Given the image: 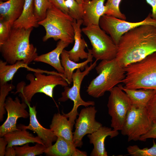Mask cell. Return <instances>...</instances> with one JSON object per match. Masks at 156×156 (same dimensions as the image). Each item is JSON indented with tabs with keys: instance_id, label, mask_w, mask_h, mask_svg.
<instances>
[{
	"instance_id": "836d02e7",
	"label": "cell",
	"mask_w": 156,
	"mask_h": 156,
	"mask_svg": "<svg viewBox=\"0 0 156 156\" xmlns=\"http://www.w3.org/2000/svg\"><path fill=\"white\" fill-rule=\"evenodd\" d=\"M146 108L151 120L153 123H156V93L149 101Z\"/></svg>"
},
{
	"instance_id": "f546056e",
	"label": "cell",
	"mask_w": 156,
	"mask_h": 156,
	"mask_svg": "<svg viewBox=\"0 0 156 156\" xmlns=\"http://www.w3.org/2000/svg\"><path fill=\"white\" fill-rule=\"evenodd\" d=\"M51 5L48 0H34V13L38 22L45 18Z\"/></svg>"
},
{
	"instance_id": "9c48e42d",
	"label": "cell",
	"mask_w": 156,
	"mask_h": 156,
	"mask_svg": "<svg viewBox=\"0 0 156 156\" xmlns=\"http://www.w3.org/2000/svg\"><path fill=\"white\" fill-rule=\"evenodd\" d=\"M153 123L146 107L132 105L127 114L121 133L127 136L128 142L137 141L150 130Z\"/></svg>"
},
{
	"instance_id": "83f0119b",
	"label": "cell",
	"mask_w": 156,
	"mask_h": 156,
	"mask_svg": "<svg viewBox=\"0 0 156 156\" xmlns=\"http://www.w3.org/2000/svg\"><path fill=\"white\" fill-rule=\"evenodd\" d=\"M122 0H107L105 5V14L112 16L115 17L125 20V15L121 12L119 6Z\"/></svg>"
},
{
	"instance_id": "4fadbf2b",
	"label": "cell",
	"mask_w": 156,
	"mask_h": 156,
	"mask_svg": "<svg viewBox=\"0 0 156 156\" xmlns=\"http://www.w3.org/2000/svg\"><path fill=\"white\" fill-rule=\"evenodd\" d=\"M27 106L25 103H21L18 97L14 100L10 96L7 98L5 107L7 112V117L0 127V137L8 133L19 129L16 126L18 119L20 118H27L29 117V113L26 110Z\"/></svg>"
},
{
	"instance_id": "d6a6232c",
	"label": "cell",
	"mask_w": 156,
	"mask_h": 156,
	"mask_svg": "<svg viewBox=\"0 0 156 156\" xmlns=\"http://www.w3.org/2000/svg\"><path fill=\"white\" fill-rule=\"evenodd\" d=\"M12 28V25L9 21L0 18V45L8 38Z\"/></svg>"
},
{
	"instance_id": "d4e9b609",
	"label": "cell",
	"mask_w": 156,
	"mask_h": 156,
	"mask_svg": "<svg viewBox=\"0 0 156 156\" xmlns=\"http://www.w3.org/2000/svg\"><path fill=\"white\" fill-rule=\"evenodd\" d=\"M118 86L126 94L132 105L140 107H146L149 101L156 91L145 89H129L121 85Z\"/></svg>"
},
{
	"instance_id": "b9f144b4",
	"label": "cell",
	"mask_w": 156,
	"mask_h": 156,
	"mask_svg": "<svg viewBox=\"0 0 156 156\" xmlns=\"http://www.w3.org/2000/svg\"><path fill=\"white\" fill-rule=\"evenodd\" d=\"M7 0H0V1H7Z\"/></svg>"
},
{
	"instance_id": "5b68a950",
	"label": "cell",
	"mask_w": 156,
	"mask_h": 156,
	"mask_svg": "<svg viewBox=\"0 0 156 156\" xmlns=\"http://www.w3.org/2000/svg\"><path fill=\"white\" fill-rule=\"evenodd\" d=\"M95 69L98 75L91 81L86 90L94 98L103 96L106 92L122 83L125 77L124 68L119 64L115 58L101 60Z\"/></svg>"
},
{
	"instance_id": "ab89813d",
	"label": "cell",
	"mask_w": 156,
	"mask_h": 156,
	"mask_svg": "<svg viewBox=\"0 0 156 156\" xmlns=\"http://www.w3.org/2000/svg\"><path fill=\"white\" fill-rule=\"evenodd\" d=\"M78 3L82 5L84 2V0H76Z\"/></svg>"
},
{
	"instance_id": "484cf974",
	"label": "cell",
	"mask_w": 156,
	"mask_h": 156,
	"mask_svg": "<svg viewBox=\"0 0 156 156\" xmlns=\"http://www.w3.org/2000/svg\"><path fill=\"white\" fill-rule=\"evenodd\" d=\"M8 64L5 61L0 60V85L12 80L18 70L21 68L27 67V65L22 61H18L13 64Z\"/></svg>"
},
{
	"instance_id": "277c9868",
	"label": "cell",
	"mask_w": 156,
	"mask_h": 156,
	"mask_svg": "<svg viewBox=\"0 0 156 156\" xmlns=\"http://www.w3.org/2000/svg\"><path fill=\"white\" fill-rule=\"evenodd\" d=\"M124 68L125 77L122 83L125 88L156 91V52Z\"/></svg>"
},
{
	"instance_id": "30bf717a",
	"label": "cell",
	"mask_w": 156,
	"mask_h": 156,
	"mask_svg": "<svg viewBox=\"0 0 156 156\" xmlns=\"http://www.w3.org/2000/svg\"><path fill=\"white\" fill-rule=\"evenodd\" d=\"M109 92L107 107L111 117V126L115 130L121 131L132 104L126 94L118 86Z\"/></svg>"
},
{
	"instance_id": "4316f807",
	"label": "cell",
	"mask_w": 156,
	"mask_h": 156,
	"mask_svg": "<svg viewBox=\"0 0 156 156\" xmlns=\"http://www.w3.org/2000/svg\"><path fill=\"white\" fill-rule=\"evenodd\" d=\"M17 156H34L44 153L47 147L42 144L36 143L34 146H30L27 143L21 147L14 146Z\"/></svg>"
},
{
	"instance_id": "60d3db41",
	"label": "cell",
	"mask_w": 156,
	"mask_h": 156,
	"mask_svg": "<svg viewBox=\"0 0 156 156\" xmlns=\"http://www.w3.org/2000/svg\"><path fill=\"white\" fill-rule=\"evenodd\" d=\"M90 0H84V2H87Z\"/></svg>"
},
{
	"instance_id": "8d00e7d4",
	"label": "cell",
	"mask_w": 156,
	"mask_h": 156,
	"mask_svg": "<svg viewBox=\"0 0 156 156\" xmlns=\"http://www.w3.org/2000/svg\"><path fill=\"white\" fill-rule=\"evenodd\" d=\"M146 1L152 8L151 17L153 19L156 21V0H146Z\"/></svg>"
},
{
	"instance_id": "52a82bcc",
	"label": "cell",
	"mask_w": 156,
	"mask_h": 156,
	"mask_svg": "<svg viewBox=\"0 0 156 156\" xmlns=\"http://www.w3.org/2000/svg\"><path fill=\"white\" fill-rule=\"evenodd\" d=\"M97 61L96 60L94 63H91L89 66L87 65L83 71H81L79 68L77 69L75 72L73 73L72 75V86L70 88L68 86L64 87V90L61 93L62 96L58 99L59 102H64L70 99L73 102V107L72 110L68 113H62L68 118V120L73 129L77 116L79 115L77 112L78 107L81 105L87 107L95 105V102L94 101H86L83 100L80 96V90L83 79L90 71L96 67Z\"/></svg>"
},
{
	"instance_id": "3957f363",
	"label": "cell",
	"mask_w": 156,
	"mask_h": 156,
	"mask_svg": "<svg viewBox=\"0 0 156 156\" xmlns=\"http://www.w3.org/2000/svg\"><path fill=\"white\" fill-rule=\"evenodd\" d=\"M29 83L26 85L22 81L17 85L15 94L20 93L19 96L22 102L30 103L34 96L38 93H42L53 98V90L58 85L68 86V84L63 77V74L53 72L49 75L43 74L36 70L34 74L29 73L26 76Z\"/></svg>"
},
{
	"instance_id": "e0dca14e",
	"label": "cell",
	"mask_w": 156,
	"mask_h": 156,
	"mask_svg": "<svg viewBox=\"0 0 156 156\" xmlns=\"http://www.w3.org/2000/svg\"><path fill=\"white\" fill-rule=\"evenodd\" d=\"M82 19L77 21L74 19L73 26L74 31V45L71 49L68 51L69 58L78 62L80 59H87L88 53L85 51L88 45L84 38H82L81 26L83 24Z\"/></svg>"
},
{
	"instance_id": "9a60e30c",
	"label": "cell",
	"mask_w": 156,
	"mask_h": 156,
	"mask_svg": "<svg viewBox=\"0 0 156 156\" xmlns=\"http://www.w3.org/2000/svg\"><path fill=\"white\" fill-rule=\"evenodd\" d=\"M119 134L118 131L112 129L105 126H101L96 131L88 135L90 144L94 148L90 155L91 156H107V152L105 147V141L106 138H111L117 136Z\"/></svg>"
},
{
	"instance_id": "5bb4252c",
	"label": "cell",
	"mask_w": 156,
	"mask_h": 156,
	"mask_svg": "<svg viewBox=\"0 0 156 156\" xmlns=\"http://www.w3.org/2000/svg\"><path fill=\"white\" fill-rule=\"evenodd\" d=\"M29 108L30 121L27 126L19 125L17 127L19 129H29L36 133L43 141L44 145L47 147L52 145V143L56 141L57 137L50 129L46 128L40 123L37 116L36 106H31L30 103L26 102Z\"/></svg>"
},
{
	"instance_id": "8992f818",
	"label": "cell",
	"mask_w": 156,
	"mask_h": 156,
	"mask_svg": "<svg viewBox=\"0 0 156 156\" xmlns=\"http://www.w3.org/2000/svg\"><path fill=\"white\" fill-rule=\"evenodd\" d=\"M74 20L69 14L51 5L47 10L45 18L38 23L46 31L43 41L46 42L52 38L55 41L59 40L73 43L74 37Z\"/></svg>"
},
{
	"instance_id": "44dd1931",
	"label": "cell",
	"mask_w": 156,
	"mask_h": 156,
	"mask_svg": "<svg viewBox=\"0 0 156 156\" xmlns=\"http://www.w3.org/2000/svg\"><path fill=\"white\" fill-rule=\"evenodd\" d=\"M34 12V0H25L23 11L13 23L12 27L28 29L37 27L39 25Z\"/></svg>"
},
{
	"instance_id": "7c38bea8",
	"label": "cell",
	"mask_w": 156,
	"mask_h": 156,
	"mask_svg": "<svg viewBox=\"0 0 156 156\" xmlns=\"http://www.w3.org/2000/svg\"><path fill=\"white\" fill-rule=\"evenodd\" d=\"M97 112L94 106L81 109L75 123V129L73 133V143L76 147H81L85 135L92 133L102 126L95 120Z\"/></svg>"
},
{
	"instance_id": "2e32d148",
	"label": "cell",
	"mask_w": 156,
	"mask_h": 156,
	"mask_svg": "<svg viewBox=\"0 0 156 156\" xmlns=\"http://www.w3.org/2000/svg\"><path fill=\"white\" fill-rule=\"evenodd\" d=\"M105 0H90L82 4L83 15V24L85 26L99 25L101 17L105 14Z\"/></svg>"
},
{
	"instance_id": "d6986e66",
	"label": "cell",
	"mask_w": 156,
	"mask_h": 156,
	"mask_svg": "<svg viewBox=\"0 0 156 156\" xmlns=\"http://www.w3.org/2000/svg\"><path fill=\"white\" fill-rule=\"evenodd\" d=\"M88 58L84 62L79 63L69 58L68 51L64 49L62 52L60 56L61 63L64 69L63 77L69 84L73 82L72 75L75 70L79 68L83 71L89 63L93 61V57L91 49H88Z\"/></svg>"
},
{
	"instance_id": "ffe728a7",
	"label": "cell",
	"mask_w": 156,
	"mask_h": 156,
	"mask_svg": "<svg viewBox=\"0 0 156 156\" xmlns=\"http://www.w3.org/2000/svg\"><path fill=\"white\" fill-rule=\"evenodd\" d=\"M69 43L59 40L56 48L51 51L38 56L34 61L40 62L48 64L53 67L59 73L63 74L64 69L60 59V56L64 49Z\"/></svg>"
},
{
	"instance_id": "1f68e13d",
	"label": "cell",
	"mask_w": 156,
	"mask_h": 156,
	"mask_svg": "<svg viewBox=\"0 0 156 156\" xmlns=\"http://www.w3.org/2000/svg\"><path fill=\"white\" fill-rule=\"evenodd\" d=\"M69 9V15L74 19H82L83 11L82 5L78 3L76 0H66Z\"/></svg>"
},
{
	"instance_id": "603a6c76",
	"label": "cell",
	"mask_w": 156,
	"mask_h": 156,
	"mask_svg": "<svg viewBox=\"0 0 156 156\" xmlns=\"http://www.w3.org/2000/svg\"><path fill=\"white\" fill-rule=\"evenodd\" d=\"M50 129L57 137H61L73 143V133L68 118L63 114H55L53 117Z\"/></svg>"
},
{
	"instance_id": "f1b7e54d",
	"label": "cell",
	"mask_w": 156,
	"mask_h": 156,
	"mask_svg": "<svg viewBox=\"0 0 156 156\" xmlns=\"http://www.w3.org/2000/svg\"><path fill=\"white\" fill-rule=\"evenodd\" d=\"M152 147L140 148L137 145L129 146L127 148L128 155L132 156H156V143L153 141Z\"/></svg>"
},
{
	"instance_id": "d590c367",
	"label": "cell",
	"mask_w": 156,
	"mask_h": 156,
	"mask_svg": "<svg viewBox=\"0 0 156 156\" xmlns=\"http://www.w3.org/2000/svg\"><path fill=\"white\" fill-rule=\"evenodd\" d=\"M156 139V123H153L150 130L145 134L142 136L139 140L145 141L147 139Z\"/></svg>"
},
{
	"instance_id": "cb8c5ba5",
	"label": "cell",
	"mask_w": 156,
	"mask_h": 156,
	"mask_svg": "<svg viewBox=\"0 0 156 156\" xmlns=\"http://www.w3.org/2000/svg\"><path fill=\"white\" fill-rule=\"evenodd\" d=\"M3 137L8 142L6 147L21 146L29 143H38L44 145L39 137L34 136L26 129H19L7 133Z\"/></svg>"
},
{
	"instance_id": "8fae6325",
	"label": "cell",
	"mask_w": 156,
	"mask_h": 156,
	"mask_svg": "<svg viewBox=\"0 0 156 156\" xmlns=\"http://www.w3.org/2000/svg\"><path fill=\"white\" fill-rule=\"evenodd\" d=\"M144 25L156 26V21L151 18V13L144 20L138 22H128L106 14L101 17L99 22L100 27L110 36L117 46L124 34L133 28Z\"/></svg>"
},
{
	"instance_id": "7402d4cb",
	"label": "cell",
	"mask_w": 156,
	"mask_h": 156,
	"mask_svg": "<svg viewBox=\"0 0 156 156\" xmlns=\"http://www.w3.org/2000/svg\"><path fill=\"white\" fill-rule=\"evenodd\" d=\"M25 0H8L0 1V18L14 22L21 15Z\"/></svg>"
},
{
	"instance_id": "e575fe53",
	"label": "cell",
	"mask_w": 156,
	"mask_h": 156,
	"mask_svg": "<svg viewBox=\"0 0 156 156\" xmlns=\"http://www.w3.org/2000/svg\"><path fill=\"white\" fill-rule=\"evenodd\" d=\"M48 0L52 5L60 10L64 13L69 14V10L66 3V0Z\"/></svg>"
},
{
	"instance_id": "74e56055",
	"label": "cell",
	"mask_w": 156,
	"mask_h": 156,
	"mask_svg": "<svg viewBox=\"0 0 156 156\" xmlns=\"http://www.w3.org/2000/svg\"><path fill=\"white\" fill-rule=\"evenodd\" d=\"M8 142L4 137L0 138V156L5 155Z\"/></svg>"
},
{
	"instance_id": "7a4b0ae2",
	"label": "cell",
	"mask_w": 156,
	"mask_h": 156,
	"mask_svg": "<svg viewBox=\"0 0 156 156\" xmlns=\"http://www.w3.org/2000/svg\"><path fill=\"white\" fill-rule=\"evenodd\" d=\"M33 28H12L8 38L0 45L1 55L8 64H13L22 61L28 64L38 56L36 48L29 41Z\"/></svg>"
},
{
	"instance_id": "4dcf8cb0",
	"label": "cell",
	"mask_w": 156,
	"mask_h": 156,
	"mask_svg": "<svg viewBox=\"0 0 156 156\" xmlns=\"http://www.w3.org/2000/svg\"><path fill=\"white\" fill-rule=\"evenodd\" d=\"M0 121L2 122L6 112L5 106L6 97L15 87L12 84L8 83L0 85Z\"/></svg>"
},
{
	"instance_id": "ac0fdd59",
	"label": "cell",
	"mask_w": 156,
	"mask_h": 156,
	"mask_svg": "<svg viewBox=\"0 0 156 156\" xmlns=\"http://www.w3.org/2000/svg\"><path fill=\"white\" fill-rule=\"evenodd\" d=\"M49 156H87V153L77 149L73 144L62 137H57L55 143L47 147L44 153Z\"/></svg>"
},
{
	"instance_id": "f35d334b",
	"label": "cell",
	"mask_w": 156,
	"mask_h": 156,
	"mask_svg": "<svg viewBox=\"0 0 156 156\" xmlns=\"http://www.w3.org/2000/svg\"><path fill=\"white\" fill-rule=\"evenodd\" d=\"M5 156H16V151L14 146L6 147L5 153Z\"/></svg>"
},
{
	"instance_id": "ba28073f",
	"label": "cell",
	"mask_w": 156,
	"mask_h": 156,
	"mask_svg": "<svg viewBox=\"0 0 156 156\" xmlns=\"http://www.w3.org/2000/svg\"><path fill=\"white\" fill-rule=\"evenodd\" d=\"M81 30L90 42L91 53L96 60H110L116 58L117 46L99 25L85 26Z\"/></svg>"
},
{
	"instance_id": "6da1fadb",
	"label": "cell",
	"mask_w": 156,
	"mask_h": 156,
	"mask_svg": "<svg viewBox=\"0 0 156 156\" xmlns=\"http://www.w3.org/2000/svg\"><path fill=\"white\" fill-rule=\"evenodd\" d=\"M117 46L115 59L122 67L143 60L156 52V26L144 25L130 30L122 36Z\"/></svg>"
}]
</instances>
